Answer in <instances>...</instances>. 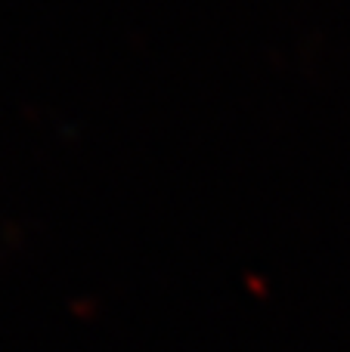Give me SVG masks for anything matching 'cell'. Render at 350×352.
<instances>
[]
</instances>
